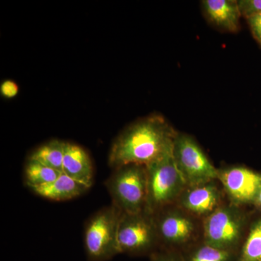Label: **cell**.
<instances>
[{
	"label": "cell",
	"instance_id": "1",
	"mask_svg": "<svg viewBox=\"0 0 261 261\" xmlns=\"http://www.w3.org/2000/svg\"><path fill=\"white\" fill-rule=\"evenodd\" d=\"M177 134L161 115L145 117L127 126L114 140L108 164L113 169L128 164L147 166L172 153Z\"/></svg>",
	"mask_w": 261,
	"mask_h": 261
},
{
	"label": "cell",
	"instance_id": "2",
	"mask_svg": "<svg viewBox=\"0 0 261 261\" xmlns=\"http://www.w3.org/2000/svg\"><path fill=\"white\" fill-rule=\"evenodd\" d=\"M146 168L147 198L145 212L154 216L172 205L187 186L173 159V152Z\"/></svg>",
	"mask_w": 261,
	"mask_h": 261
},
{
	"label": "cell",
	"instance_id": "3",
	"mask_svg": "<svg viewBox=\"0 0 261 261\" xmlns=\"http://www.w3.org/2000/svg\"><path fill=\"white\" fill-rule=\"evenodd\" d=\"M113 170L105 182L113 205L123 214L145 212L147 198L146 166L128 164Z\"/></svg>",
	"mask_w": 261,
	"mask_h": 261
},
{
	"label": "cell",
	"instance_id": "4",
	"mask_svg": "<svg viewBox=\"0 0 261 261\" xmlns=\"http://www.w3.org/2000/svg\"><path fill=\"white\" fill-rule=\"evenodd\" d=\"M121 215L112 204L97 211L87 221L84 246L89 261H108L120 254L118 231Z\"/></svg>",
	"mask_w": 261,
	"mask_h": 261
},
{
	"label": "cell",
	"instance_id": "5",
	"mask_svg": "<svg viewBox=\"0 0 261 261\" xmlns=\"http://www.w3.org/2000/svg\"><path fill=\"white\" fill-rule=\"evenodd\" d=\"M120 254L152 256L159 251V237L154 216L146 212L137 214L122 213L118 231Z\"/></svg>",
	"mask_w": 261,
	"mask_h": 261
},
{
	"label": "cell",
	"instance_id": "6",
	"mask_svg": "<svg viewBox=\"0 0 261 261\" xmlns=\"http://www.w3.org/2000/svg\"><path fill=\"white\" fill-rule=\"evenodd\" d=\"M173 157L187 187L203 185L219 178V170L191 136L178 132L173 143Z\"/></svg>",
	"mask_w": 261,
	"mask_h": 261
},
{
	"label": "cell",
	"instance_id": "7",
	"mask_svg": "<svg viewBox=\"0 0 261 261\" xmlns=\"http://www.w3.org/2000/svg\"><path fill=\"white\" fill-rule=\"evenodd\" d=\"M243 225V215L236 207H219L204 221V243L233 252L240 242Z\"/></svg>",
	"mask_w": 261,
	"mask_h": 261
},
{
	"label": "cell",
	"instance_id": "8",
	"mask_svg": "<svg viewBox=\"0 0 261 261\" xmlns=\"http://www.w3.org/2000/svg\"><path fill=\"white\" fill-rule=\"evenodd\" d=\"M161 250H171V247L182 245L191 240L195 232V224L187 215L167 208L154 215Z\"/></svg>",
	"mask_w": 261,
	"mask_h": 261
},
{
	"label": "cell",
	"instance_id": "9",
	"mask_svg": "<svg viewBox=\"0 0 261 261\" xmlns=\"http://www.w3.org/2000/svg\"><path fill=\"white\" fill-rule=\"evenodd\" d=\"M218 179L238 204L254 202L261 187V174L242 166L219 170Z\"/></svg>",
	"mask_w": 261,
	"mask_h": 261
},
{
	"label": "cell",
	"instance_id": "10",
	"mask_svg": "<svg viewBox=\"0 0 261 261\" xmlns=\"http://www.w3.org/2000/svg\"><path fill=\"white\" fill-rule=\"evenodd\" d=\"M203 14L207 21L221 32L237 33L242 15L236 0H203Z\"/></svg>",
	"mask_w": 261,
	"mask_h": 261
},
{
	"label": "cell",
	"instance_id": "11",
	"mask_svg": "<svg viewBox=\"0 0 261 261\" xmlns=\"http://www.w3.org/2000/svg\"><path fill=\"white\" fill-rule=\"evenodd\" d=\"M180 202L188 212L196 216H208L219 207L221 194L214 182L187 187L180 196Z\"/></svg>",
	"mask_w": 261,
	"mask_h": 261
},
{
	"label": "cell",
	"instance_id": "12",
	"mask_svg": "<svg viewBox=\"0 0 261 261\" xmlns=\"http://www.w3.org/2000/svg\"><path fill=\"white\" fill-rule=\"evenodd\" d=\"M89 189L93 185L94 168L88 152L76 144L65 142L63 171Z\"/></svg>",
	"mask_w": 261,
	"mask_h": 261
},
{
	"label": "cell",
	"instance_id": "13",
	"mask_svg": "<svg viewBox=\"0 0 261 261\" xmlns=\"http://www.w3.org/2000/svg\"><path fill=\"white\" fill-rule=\"evenodd\" d=\"M30 190L47 200L65 201L80 197L89 188L62 173L56 181L42 186L32 187Z\"/></svg>",
	"mask_w": 261,
	"mask_h": 261
},
{
	"label": "cell",
	"instance_id": "14",
	"mask_svg": "<svg viewBox=\"0 0 261 261\" xmlns=\"http://www.w3.org/2000/svg\"><path fill=\"white\" fill-rule=\"evenodd\" d=\"M65 142L53 140L43 144L29 154L28 159L34 160L48 167L63 171Z\"/></svg>",
	"mask_w": 261,
	"mask_h": 261
},
{
	"label": "cell",
	"instance_id": "15",
	"mask_svg": "<svg viewBox=\"0 0 261 261\" xmlns=\"http://www.w3.org/2000/svg\"><path fill=\"white\" fill-rule=\"evenodd\" d=\"M62 172L42 163L27 159L24 167V181L29 189L42 186L56 181Z\"/></svg>",
	"mask_w": 261,
	"mask_h": 261
},
{
	"label": "cell",
	"instance_id": "16",
	"mask_svg": "<svg viewBox=\"0 0 261 261\" xmlns=\"http://www.w3.org/2000/svg\"><path fill=\"white\" fill-rule=\"evenodd\" d=\"M183 255L185 261H234V253L203 243Z\"/></svg>",
	"mask_w": 261,
	"mask_h": 261
},
{
	"label": "cell",
	"instance_id": "17",
	"mask_svg": "<svg viewBox=\"0 0 261 261\" xmlns=\"http://www.w3.org/2000/svg\"><path fill=\"white\" fill-rule=\"evenodd\" d=\"M234 261H261V219L252 226Z\"/></svg>",
	"mask_w": 261,
	"mask_h": 261
},
{
	"label": "cell",
	"instance_id": "18",
	"mask_svg": "<svg viewBox=\"0 0 261 261\" xmlns=\"http://www.w3.org/2000/svg\"><path fill=\"white\" fill-rule=\"evenodd\" d=\"M238 3L242 16L245 19L261 13V0H240Z\"/></svg>",
	"mask_w": 261,
	"mask_h": 261
},
{
	"label": "cell",
	"instance_id": "19",
	"mask_svg": "<svg viewBox=\"0 0 261 261\" xmlns=\"http://www.w3.org/2000/svg\"><path fill=\"white\" fill-rule=\"evenodd\" d=\"M150 261H185L181 252L176 250H160L150 257Z\"/></svg>",
	"mask_w": 261,
	"mask_h": 261
},
{
	"label": "cell",
	"instance_id": "20",
	"mask_svg": "<svg viewBox=\"0 0 261 261\" xmlns=\"http://www.w3.org/2000/svg\"><path fill=\"white\" fill-rule=\"evenodd\" d=\"M19 93V87L14 81L7 80L0 85V94L5 99H13Z\"/></svg>",
	"mask_w": 261,
	"mask_h": 261
},
{
	"label": "cell",
	"instance_id": "21",
	"mask_svg": "<svg viewBox=\"0 0 261 261\" xmlns=\"http://www.w3.org/2000/svg\"><path fill=\"white\" fill-rule=\"evenodd\" d=\"M252 37L261 47V13L246 19Z\"/></svg>",
	"mask_w": 261,
	"mask_h": 261
},
{
	"label": "cell",
	"instance_id": "22",
	"mask_svg": "<svg viewBox=\"0 0 261 261\" xmlns=\"http://www.w3.org/2000/svg\"><path fill=\"white\" fill-rule=\"evenodd\" d=\"M254 203H255V205L258 206V207H261V187L260 190H259L258 193H257L256 198L254 201Z\"/></svg>",
	"mask_w": 261,
	"mask_h": 261
}]
</instances>
